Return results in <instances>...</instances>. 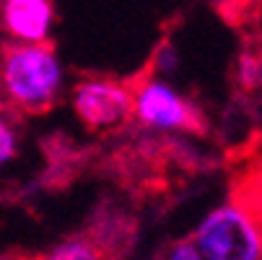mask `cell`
<instances>
[{"mask_svg":"<svg viewBox=\"0 0 262 260\" xmlns=\"http://www.w3.org/2000/svg\"><path fill=\"white\" fill-rule=\"evenodd\" d=\"M60 81V63L50 45L18 42L0 47V89L18 112L39 115L50 109Z\"/></svg>","mask_w":262,"mask_h":260,"instance_id":"obj_1","label":"cell"},{"mask_svg":"<svg viewBox=\"0 0 262 260\" xmlns=\"http://www.w3.org/2000/svg\"><path fill=\"white\" fill-rule=\"evenodd\" d=\"M198 250L208 260H262V229L244 203H226L198 229Z\"/></svg>","mask_w":262,"mask_h":260,"instance_id":"obj_2","label":"cell"},{"mask_svg":"<svg viewBox=\"0 0 262 260\" xmlns=\"http://www.w3.org/2000/svg\"><path fill=\"white\" fill-rule=\"evenodd\" d=\"M73 104H76V112L86 128L104 130L127 120V115L133 112V94L122 84L106 78H89L76 86Z\"/></svg>","mask_w":262,"mask_h":260,"instance_id":"obj_3","label":"cell"},{"mask_svg":"<svg viewBox=\"0 0 262 260\" xmlns=\"http://www.w3.org/2000/svg\"><path fill=\"white\" fill-rule=\"evenodd\" d=\"M133 107L138 109V117L156 128H182V130H198L200 120L195 109L187 104L179 94L169 86L145 81L138 94L133 96Z\"/></svg>","mask_w":262,"mask_h":260,"instance_id":"obj_4","label":"cell"},{"mask_svg":"<svg viewBox=\"0 0 262 260\" xmlns=\"http://www.w3.org/2000/svg\"><path fill=\"white\" fill-rule=\"evenodd\" d=\"M3 24L21 42H45L52 24L50 0H3Z\"/></svg>","mask_w":262,"mask_h":260,"instance_id":"obj_5","label":"cell"},{"mask_svg":"<svg viewBox=\"0 0 262 260\" xmlns=\"http://www.w3.org/2000/svg\"><path fill=\"white\" fill-rule=\"evenodd\" d=\"M47 260H104L101 245L91 237H76V239H68L60 242Z\"/></svg>","mask_w":262,"mask_h":260,"instance_id":"obj_6","label":"cell"},{"mask_svg":"<svg viewBox=\"0 0 262 260\" xmlns=\"http://www.w3.org/2000/svg\"><path fill=\"white\" fill-rule=\"evenodd\" d=\"M13 154H16V133L6 120H0V164H6Z\"/></svg>","mask_w":262,"mask_h":260,"instance_id":"obj_7","label":"cell"},{"mask_svg":"<svg viewBox=\"0 0 262 260\" xmlns=\"http://www.w3.org/2000/svg\"><path fill=\"white\" fill-rule=\"evenodd\" d=\"M166 260H203V255L195 245H177V247L169 250Z\"/></svg>","mask_w":262,"mask_h":260,"instance_id":"obj_8","label":"cell"},{"mask_svg":"<svg viewBox=\"0 0 262 260\" xmlns=\"http://www.w3.org/2000/svg\"><path fill=\"white\" fill-rule=\"evenodd\" d=\"M252 3V0H215V6L221 13H229V11H247V6Z\"/></svg>","mask_w":262,"mask_h":260,"instance_id":"obj_9","label":"cell"}]
</instances>
